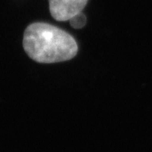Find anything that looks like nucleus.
<instances>
[{
	"label": "nucleus",
	"mask_w": 152,
	"mask_h": 152,
	"mask_svg": "<svg viewBox=\"0 0 152 152\" xmlns=\"http://www.w3.org/2000/svg\"><path fill=\"white\" fill-rule=\"evenodd\" d=\"M23 46L31 59L44 64L71 60L78 53V44L70 34L41 22L34 23L26 27Z\"/></svg>",
	"instance_id": "f257e3e1"
},
{
	"label": "nucleus",
	"mask_w": 152,
	"mask_h": 152,
	"mask_svg": "<svg viewBox=\"0 0 152 152\" xmlns=\"http://www.w3.org/2000/svg\"><path fill=\"white\" fill-rule=\"evenodd\" d=\"M71 26L74 29H81L86 25V17L82 12H80L78 14L73 16L70 20Z\"/></svg>",
	"instance_id": "7ed1b4c3"
},
{
	"label": "nucleus",
	"mask_w": 152,
	"mask_h": 152,
	"mask_svg": "<svg viewBox=\"0 0 152 152\" xmlns=\"http://www.w3.org/2000/svg\"><path fill=\"white\" fill-rule=\"evenodd\" d=\"M50 15L58 21H67L82 12L88 0H48Z\"/></svg>",
	"instance_id": "f03ea898"
}]
</instances>
